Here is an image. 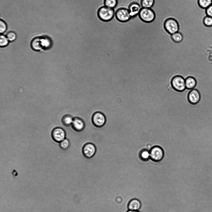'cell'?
Returning a JSON list of instances; mask_svg holds the SVG:
<instances>
[{
	"label": "cell",
	"instance_id": "5",
	"mask_svg": "<svg viewBox=\"0 0 212 212\" xmlns=\"http://www.w3.org/2000/svg\"><path fill=\"white\" fill-rule=\"evenodd\" d=\"M115 16L116 19L121 22H125L131 18L129 10L125 8H120L115 12Z\"/></svg>",
	"mask_w": 212,
	"mask_h": 212
},
{
	"label": "cell",
	"instance_id": "31",
	"mask_svg": "<svg viewBox=\"0 0 212 212\" xmlns=\"http://www.w3.org/2000/svg\"><path fill=\"white\" fill-rule=\"evenodd\" d=\"M115 27H116V26H115ZM120 33H121V32H120Z\"/></svg>",
	"mask_w": 212,
	"mask_h": 212
},
{
	"label": "cell",
	"instance_id": "3",
	"mask_svg": "<svg viewBox=\"0 0 212 212\" xmlns=\"http://www.w3.org/2000/svg\"><path fill=\"white\" fill-rule=\"evenodd\" d=\"M150 159L155 162L161 161L163 158L164 152L160 147L155 146L150 150Z\"/></svg>",
	"mask_w": 212,
	"mask_h": 212
},
{
	"label": "cell",
	"instance_id": "9",
	"mask_svg": "<svg viewBox=\"0 0 212 212\" xmlns=\"http://www.w3.org/2000/svg\"><path fill=\"white\" fill-rule=\"evenodd\" d=\"M96 150L94 145L92 143H88L85 145L83 149V154L87 158L92 157L95 154Z\"/></svg>",
	"mask_w": 212,
	"mask_h": 212
},
{
	"label": "cell",
	"instance_id": "28",
	"mask_svg": "<svg viewBox=\"0 0 212 212\" xmlns=\"http://www.w3.org/2000/svg\"><path fill=\"white\" fill-rule=\"evenodd\" d=\"M42 43L43 46L47 47L50 44V42L48 39L46 38L41 39Z\"/></svg>",
	"mask_w": 212,
	"mask_h": 212
},
{
	"label": "cell",
	"instance_id": "12",
	"mask_svg": "<svg viewBox=\"0 0 212 212\" xmlns=\"http://www.w3.org/2000/svg\"><path fill=\"white\" fill-rule=\"evenodd\" d=\"M141 203L139 200L134 199L131 200L129 202L128 207L129 210H138L140 208Z\"/></svg>",
	"mask_w": 212,
	"mask_h": 212
},
{
	"label": "cell",
	"instance_id": "24",
	"mask_svg": "<svg viewBox=\"0 0 212 212\" xmlns=\"http://www.w3.org/2000/svg\"><path fill=\"white\" fill-rule=\"evenodd\" d=\"M7 37L9 41H12L16 39V35L14 32H10L7 33Z\"/></svg>",
	"mask_w": 212,
	"mask_h": 212
},
{
	"label": "cell",
	"instance_id": "25",
	"mask_svg": "<svg viewBox=\"0 0 212 212\" xmlns=\"http://www.w3.org/2000/svg\"><path fill=\"white\" fill-rule=\"evenodd\" d=\"M7 28V25L6 23L3 21L1 20L0 21V32L1 33H3L6 30Z\"/></svg>",
	"mask_w": 212,
	"mask_h": 212
},
{
	"label": "cell",
	"instance_id": "7",
	"mask_svg": "<svg viewBox=\"0 0 212 212\" xmlns=\"http://www.w3.org/2000/svg\"><path fill=\"white\" fill-rule=\"evenodd\" d=\"M92 121L96 126L101 127L104 125L106 122V118L104 115L102 113L97 112L93 115Z\"/></svg>",
	"mask_w": 212,
	"mask_h": 212
},
{
	"label": "cell",
	"instance_id": "21",
	"mask_svg": "<svg viewBox=\"0 0 212 212\" xmlns=\"http://www.w3.org/2000/svg\"><path fill=\"white\" fill-rule=\"evenodd\" d=\"M203 24L207 27L212 26V17L208 16H205L203 20Z\"/></svg>",
	"mask_w": 212,
	"mask_h": 212
},
{
	"label": "cell",
	"instance_id": "8",
	"mask_svg": "<svg viewBox=\"0 0 212 212\" xmlns=\"http://www.w3.org/2000/svg\"><path fill=\"white\" fill-rule=\"evenodd\" d=\"M52 136L53 139L56 142H61L65 137V133L64 130L60 128H56L52 131Z\"/></svg>",
	"mask_w": 212,
	"mask_h": 212
},
{
	"label": "cell",
	"instance_id": "2",
	"mask_svg": "<svg viewBox=\"0 0 212 212\" xmlns=\"http://www.w3.org/2000/svg\"><path fill=\"white\" fill-rule=\"evenodd\" d=\"M139 15L143 21L147 22H151L155 18V13L150 8L142 7Z\"/></svg>",
	"mask_w": 212,
	"mask_h": 212
},
{
	"label": "cell",
	"instance_id": "16",
	"mask_svg": "<svg viewBox=\"0 0 212 212\" xmlns=\"http://www.w3.org/2000/svg\"><path fill=\"white\" fill-rule=\"evenodd\" d=\"M197 4L200 8L206 9L212 4V0H197Z\"/></svg>",
	"mask_w": 212,
	"mask_h": 212
},
{
	"label": "cell",
	"instance_id": "13",
	"mask_svg": "<svg viewBox=\"0 0 212 212\" xmlns=\"http://www.w3.org/2000/svg\"><path fill=\"white\" fill-rule=\"evenodd\" d=\"M72 125L74 129L77 131L82 130L84 127L83 121L81 119L78 118H75L73 119Z\"/></svg>",
	"mask_w": 212,
	"mask_h": 212
},
{
	"label": "cell",
	"instance_id": "14",
	"mask_svg": "<svg viewBox=\"0 0 212 212\" xmlns=\"http://www.w3.org/2000/svg\"><path fill=\"white\" fill-rule=\"evenodd\" d=\"M186 88L187 89L192 90L195 87L196 84V79L193 77L190 76L185 80Z\"/></svg>",
	"mask_w": 212,
	"mask_h": 212
},
{
	"label": "cell",
	"instance_id": "29",
	"mask_svg": "<svg viewBox=\"0 0 212 212\" xmlns=\"http://www.w3.org/2000/svg\"><path fill=\"white\" fill-rule=\"evenodd\" d=\"M207 58V59L210 62H212L211 58H212V54H209Z\"/></svg>",
	"mask_w": 212,
	"mask_h": 212
},
{
	"label": "cell",
	"instance_id": "27",
	"mask_svg": "<svg viewBox=\"0 0 212 212\" xmlns=\"http://www.w3.org/2000/svg\"><path fill=\"white\" fill-rule=\"evenodd\" d=\"M205 9V12L206 16L212 17V4Z\"/></svg>",
	"mask_w": 212,
	"mask_h": 212
},
{
	"label": "cell",
	"instance_id": "30",
	"mask_svg": "<svg viewBox=\"0 0 212 212\" xmlns=\"http://www.w3.org/2000/svg\"><path fill=\"white\" fill-rule=\"evenodd\" d=\"M127 212H140L138 210H129Z\"/></svg>",
	"mask_w": 212,
	"mask_h": 212
},
{
	"label": "cell",
	"instance_id": "18",
	"mask_svg": "<svg viewBox=\"0 0 212 212\" xmlns=\"http://www.w3.org/2000/svg\"><path fill=\"white\" fill-rule=\"evenodd\" d=\"M118 4L117 0H104V6L112 9L115 8Z\"/></svg>",
	"mask_w": 212,
	"mask_h": 212
},
{
	"label": "cell",
	"instance_id": "4",
	"mask_svg": "<svg viewBox=\"0 0 212 212\" xmlns=\"http://www.w3.org/2000/svg\"><path fill=\"white\" fill-rule=\"evenodd\" d=\"M171 83L173 88L177 91H182L186 88L185 80L181 76H177L174 77Z\"/></svg>",
	"mask_w": 212,
	"mask_h": 212
},
{
	"label": "cell",
	"instance_id": "17",
	"mask_svg": "<svg viewBox=\"0 0 212 212\" xmlns=\"http://www.w3.org/2000/svg\"><path fill=\"white\" fill-rule=\"evenodd\" d=\"M32 46L33 48L36 50L40 49L43 46L41 39L36 38L32 41Z\"/></svg>",
	"mask_w": 212,
	"mask_h": 212
},
{
	"label": "cell",
	"instance_id": "15",
	"mask_svg": "<svg viewBox=\"0 0 212 212\" xmlns=\"http://www.w3.org/2000/svg\"><path fill=\"white\" fill-rule=\"evenodd\" d=\"M140 159L144 161L148 160L150 158V151L144 149L142 150L139 154Z\"/></svg>",
	"mask_w": 212,
	"mask_h": 212
},
{
	"label": "cell",
	"instance_id": "26",
	"mask_svg": "<svg viewBox=\"0 0 212 212\" xmlns=\"http://www.w3.org/2000/svg\"><path fill=\"white\" fill-rule=\"evenodd\" d=\"M69 141L66 139H65L61 142L60 146L63 149H66L69 146Z\"/></svg>",
	"mask_w": 212,
	"mask_h": 212
},
{
	"label": "cell",
	"instance_id": "11",
	"mask_svg": "<svg viewBox=\"0 0 212 212\" xmlns=\"http://www.w3.org/2000/svg\"><path fill=\"white\" fill-rule=\"evenodd\" d=\"M142 8L137 3H133L131 4L128 9L131 17L135 16L138 14Z\"/></svg>",
	"mask_w": 212,
	"mask_h": 212
},
{
	"label": "cell",
	"instance_id": "23",
	"mask_svg": "<svg viewBox=\"0 0 212 212\" xmlns=\"http://www.w3.org/2000/svg\"><path fill=\"white\" fill-rule=\"evenodd\" d=\"M8 40L7 38L3 35H1L0 37V45L4 47L7 45Z\"/></svg>",
	"mask_w": 212,
	"mask_h": 212
},
{
	"label": "cell",
	"instance_id": "19",
	"mask_svg": "<svg viewBox=\"0 0 212 212\" xmlns=\"http://www.w3.org/2000/svg\"><path fill=\"white\" fill-rule=\"evenodd\" d=\"M154 0H142V7L151 8L154 3Z\"/></svg>",
	"mask_w": 212,
	"mask_h": 212
},
{
	"label": "cell",
	"instance_id": "10",
	"mask_svg": "<svg viewBox=\"0 0 212 212\" xmlns=\"http://www.w3.org/2000/svg\"><path fill=\"white\" fill-rule=\"evenodd\" d=\"M189 102L192 104L198 103L200 99V95L198 90L196 89H192L189 92L188 95Z\"/></svg>",
	"mask_w": 212,
	"mask_h": 212
},
{
	"label": "cell",
	"instance_id": "6",
	"mask_svg": "<svg viewBox=\"0 0 212 212\" xmlns=\"http://www.w3.org/2000/svg\"><path fill=\"white\" fill-rule=\"evenodd\" d=\"M165 27L167 31L171 35L178 32L179 25L177 21L174 19H167L165 23Z\"/></svg>",
	"mask_w": 212,
	"mask_h": 212
},
{
	"label": "cell",
	"instance_id": "22",
	"mask_svg": "<svg viewBox=\"0 0 212 212\" xmlns=\"http://www.w3.org/2000/svg\"><path fill=\"white\" fill-rule=\"evenodd\" d=\"M73 119L70 116L66 115L64 116L62 119V122L64 124L69 125L72 124Z\"/></svg>",
	"mask_w": 212,
	"mask_h": 212
},
{
	"label": "cell",
	"instance_id": "1",
	"mask_svg": "<svg viewBox=\"0 0 212 212\" xmlns=\"http://www.w3.org/2000/svg\"><path fill=\"white\" fill-rule=\"evenodd\" d=\"M114 9L103 6L100 7L98 10L97 15L101 21H105L111 20L115 15Z\"/></svg>",
	"mask_w": 212,
	"mask_h": 212
},
{
	"label": "cell",
	"instance_id": "20",
	"mask_svg": "<svg viewBox=\"0 0 212 212\" xmlns=\"http://www.w3.org/2000/svg\"><path fill=\"white\" fill-rule=\"evenodd\" d=\"M171 36L173 40L177 43L181 42L183 38L182 35L178 32L172 35Z\"/></svg>",
	"mask_w": 212,
	"mask_h": 212
}]
</instances>
